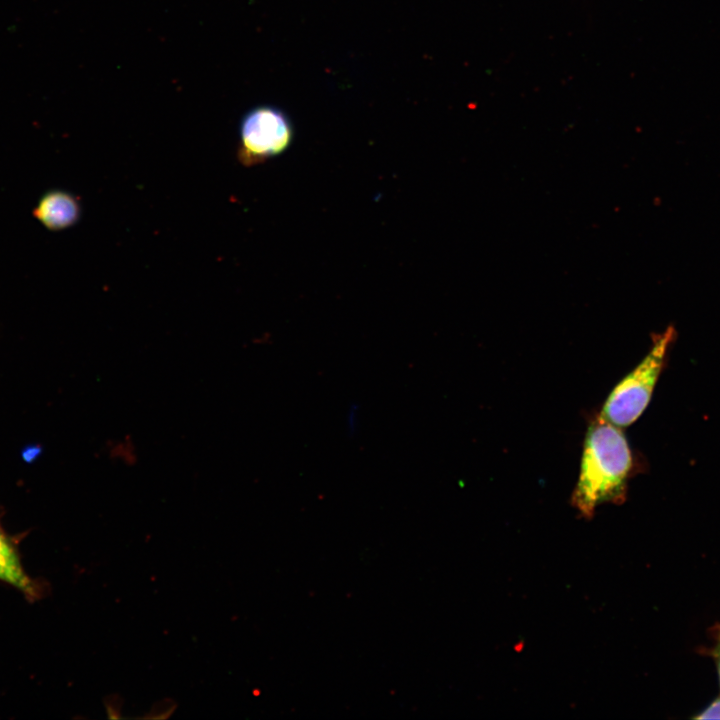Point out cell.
<instances>
[{
  "instance_id": "obj_7",
  "label": "cell",
  "mask_w": 720,
  "mask_h": 720,
  "mask_svg": "<svg viewBox=\"0 0 720 720\" xmlns=\"http://www.w3.org/2000/svg\"><path fill=\"white\" fill-rule=\"evenodd\" d=\"M708 654L713 658V660L715 662L717 674H718V678H719V684H720V634L716 638L715 644L709 649Z\"/></svg>"
},
{
  "instance_id": "obj_1",
  "label": "cell",
  "mask_w": 720,
  "mask_h": 720,
  "mask_svg": "<svg viewBox=\"0 0 720 720\" xmlns=\"http://www.w3.org/2000/svg\"><path fill=\"white\" fill-rule=\"evenodd\" d=\"M633 467L632 451L622 428L599 414L586 431L572 505L590 519L601 504L623 503Z\"/></svg>"
},
{
  "instance_id": "obj_3",
  "label": "cell",
  "mask_w": 720,
  "mask_h": 720,
  "mask_svg": "<svg viewBox=\"0 0 720 720\" xmlns=\"http://www.w3.org/2000/svg\"><path fill=\"white\" fill-rule=\"evenodd\" d=\"M293 136L284 111L271 105L254 107L241 119L237 158L245 166L258 165L285 152Z\"/></svg>"
},
{
  "instance_id": "obj_2",
  "label": "cell",
  "mask_w": 720,
  "mask_h": 720,
  "mask_svg": "<svg viewBox=\"0 0 720 720\" xmlns=\"http://www.w3.org/2000/svg\"><path fill=\"white\" fill-rule=\"evenodd\" d=\"M675 337L673 327L653 337L647 355L614 387L606 399L600 413L606 420L623 428L633 424L642 415L651 400Z\"/></svg>"
},
{
  "instance_id": "obj_4",
  "label": "cell",
  "mask_w": 720,
  "mask_h": 720,
  "mask_svg": "<svg viewBox=\"0 0 720 720\" xmlns=\"http://www.w3.org/2000/svg\"><path fill=\"white\" fill-rule=\"evenodd\" d=\"M33 215L52 231L75 225L81 216V204L74 194L63 190H50L39 200Z\"/></svg>"
},
{
  "instance_id": "obj_5",
  "label": "cell",
  "mask_w": 720,
  "mask_h": 720,
  "mask_svg": "<svg viewBox=\"0 0 720 720\" xmlns=\"http://www.w3.org/2000/svg\"><path fill=\"white\" fill-rule=\"evenodd\" d=\"M0 581L14 587L29 598L38 595L37 586L26 573L14 545L1 530Z\"/></svg>"
},
{
  "instance_id": "obj_6",
  "label": "cell",
  "mask_w": 720,
  "mask_h": 720,
  "mask_svg": "<svg viewBox=\"0 0 720 720\" xmlns=\"http://www.w3.org/2000/svg\"><path fill=\"white\" fill-rule=\"evenodd\" d=\"M694 719H720V695L713 700L699 714L693 716Z\"/></svg>"
}]
</instances>
